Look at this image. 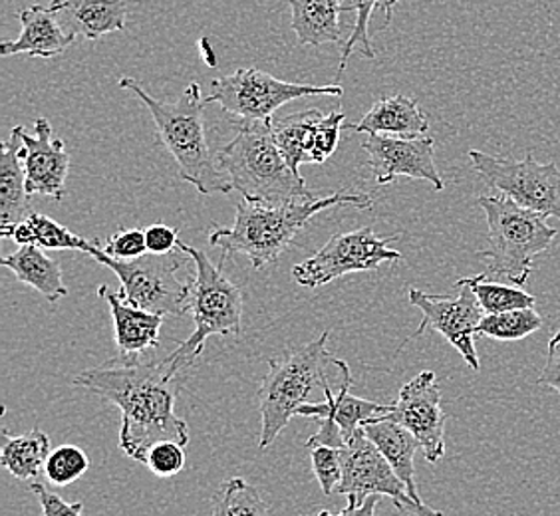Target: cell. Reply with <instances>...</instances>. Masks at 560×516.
Returning <instances> with one entry per match:
<instances>
[{
	"label": "cell",
	"instance_id": "6da1fadb",
	"mask_svg": "<svg viewBox=\"0 0 560 516\" xmlns=\"http://www.w3.org/2000/svg\"><path fill=\"white\" fill-rule=\"evenodd\" d=\"M75 384L121 411L119 447L133 461H145L155 443H189V427L175 415L182 374L173 372L167 355L143 362L141 355H118L75 377Z\"/></svg>",
	"mask_w": 560,
	"mask_h": 516
},
{
	"label": "cell",
	"instance_id": "7a4b0ae2",
	"mask_svg": "<svg viewBox=\"0 0 560 516\" xmlns=\"http://www.w3.org/2000/svg\"><path fill=\"white\" fill-rule=\"evenodd\" d=\"M336 207L370 209L372 199L355 191H336L311 201L282 204L253 203L241 199L235 225L215 228L209 235V243L221 248L225 257L245 255L253 269L259 270L275 262L314 215Z\"/></svg>",
	"mask_w": 560,
	"mask_h": 516
},
{
	"label": "cell",
	"instance_id": "3957f363",
	"mask_svg": "<svg viewBox=\"0 0 560 516\" xmlns=\"http://www.w3.org/2000/svg\"><path fill=\"white\" fill-rule=\"evenodd\" d=\"M330 332H324L311 344L289 350L280 357H272L269 372L259 387L260 452L277 442L289 421L299 415L304 403H314L313 394L318 389L335 387L336 391L352 382L350 366L346 364L338 374L342 360L326 350Z\"/></svg>",
	"mask_w": 560,
	"mask_h": 516
},
{
	"label": "cell",
	"instance_id": "277c9868",
	"mask_svg": "<svg viewBox=\"0 0 560 516\" xmlns=\"http://www.w3.org/2000/svg\"><path fill=\"white\" fill-rule=\"evenodd\" d=\"M118 86L130 90L145 104L155 121L160 140L165 150L172 153L184 181L194 185L201 195H226L235 191L209 150L203 124L207 102L199 84H189L184 94L170 104L150 96L136 78H121Z\"/></svg>",
	"mask_w": 560,
	"mask_h": 516
},
{
	"label": "cell",
	"instance_id": "5b68a950",
	"mask_svg": "<svg viewBox=\"0 0 560 516\" xmlns=\"http://www.w3.org/2000/svg\"><path fill=\"white\" fill-rule=\"evenodd\" d=\"M235 128V138L217 151L215 160L243 199L265 204L316 199L301 173L284 162L272 119H238Z\"/></svg>",
	"mask_w": 560,
	"mask_h": 516
},
{
	"label": "cell",
	"instance_id": "8992f818",
	"mask_svg": "<svg viewBox=\"0 0 560 516\" xmlns=\"http://www.w3.org/2000/svg\"><path fill=\"white\" fill-rule=\"evenodd\" d=\"M177 248L184 250L194 260L195 277L189 289L185 314L194 318L195 330L179 348L167 355L173 372L182 374L185 367H191L195 360L203 354L207 340L211 336H238L241 318H243V294L237 284L226 279L223 272L225 255L219 258V265H213L203 250L177 243Z\"/></svg>",
	"mask_w": 560,
	"mask_h": 516
},
{
	"label": "cell",
	"instance_id": "52a82bcc",
	"mask_svg": "<svg viewBox=\"0 0 560 516\" xmlns=\"http://www.w3.org/2000/svg\"><path fill=\"white\" fill-rule=\"evenodd\" d=\"M477 203L489 225V247L477 253L487 262V277L525 286L533 258L550 247L559 231L547 223V216L521 207L506 195H483Z\"/></svg>",
	"mask_w": 560,
	"mask_h": 516
},
{
	"label": "cell",
	"instance_id": "ba28073f",
	"mask_svg": "<svg viewBox=\"0 0 560 516\" xmlns=\"http://www.w3.org/2000/svg\"><path fill=\"white\" fill-rule=\"evenodd\" d=\"M90 257L116 272L121 291L119 296L131 306L153 314H185L191 280L179 279L189 255H143L133 260H116L97 247Z\"/></svg>",
	"mask_w": 560,
	"mask_h": 516
},
{
	"label": "cell",
	"instance_id": "9c48e42d",
	"mask_svg": "<svg viewBox=\"0 0 560 516\" xmlns=\"http://www.w3.org/2000/svg\"><path fill=\"white\" fill-rule=\"evenodd\" d=\"M345 87L308 86L284 82L257 68H238L231 75H223L213 82L207 104H219L223 112H229L238 119L257 121L272 119L284 104L308 96H342Z\"/></svg>",
	"mask_w": 560,
	"mask_h": 516
},
{
	"label": "cell",
	"instance_id": "30bf717a",
	"mask_svg": "<svg viewBox=\"0 0 560 516\" xmlns=\"http://www.w3.org/2000/svg\"><path fill=\"white\" fill-rule=\"evenodd\" d=\"M477 175L489 189L542 216L560 219V169L557 163H539L533 153L515 162L483 151H469Z\"/></svg>",
	"mask_w": 560,
	"mask_h": 516
},
{
	"label": "cell",
	"instance_id": "8fae6325",
	"mask_svg": "<svg viewBox=\"0 0 560 516\" xmlns=\"http://www.w3.org/2000/svg\"><path fill=\"white\" fill-rule=\"evenodd\" d=\"M335 493L345 495L350 505H362L372 495L389 496L394 505L416 516H445L411 499L408 486L376 445L368 439L364 430L358 431L342 449V481Z\"/></svg>",
	"mask_w": 560,
	"mask_h": 516
},
{
	"label": "cell",
	"instance_id": "7c38bea8",
	"mask_svg": "<svg viewBox=\"0 0 560 516\" xmlns=\"http://www.w3.org/2000/svg\"><path fill=\"white\" fill-rule=\"evenodd\" d=\"M396 238L380 237L370 226L338 233L313 257L294 265L292 279L304 289H318L345 274L376 270L382 262L401 258L398 250L389 248V243Z\"/></svg>",
	"mask_w": 560,
	"mask_h": 516
},
{
	"label": "cell",
	"instance_id": "4fadbf2b",
	"mask_svg": "<svg viewBox=\"0 0 560 516\" xmlns=\"http://www.w3.org/2000/svg\"><path fill=\"white\" fill-rule=\"evenodd\" d=\"M457 296H440L428 292L410 289L408 296L410 302L420 308L423 318L416 333H411L410 340L418 338L425 330H435L462 354L465 364L474 372L479 370V357L475 350V336L477 326L483 320V308L477 301L467 280L459 279L455 282Z\"/></svg>",
	"mask_w": 560,
	"mask_h": 516
},
{
	"label": "cell",
	"instance_id": "5bb4252c",
	"mask_svg": "<svg viewBox=\"0 0 560 516\" xmlns=\"http://www.w3.org/2000/svg\"><path fill=\"white\" fill-rule=\"evenodd\" d=\"M386 420L396 421L420 442L428 462H438L445 455V421L442 389L435 374L425 370L399 389L396 403Z\"/></svg>",
	"mask_w": 560,
	"mask_h": 516
},
{
	"label": "cell",
	"instance_id": "9a60e30c",
	"mask_svg": "<svg viewBox=\"0 0 560 516\" xmlns=\"http://www.w3.org/2000/svg\"><path fill=\"white\" fill-rule=\"evenodd\" d=\"M362 150L366 151L368 165L377 185L392 184L398 177H411L428 181L435 191L445 189L442 173L435 165V141L431 138H394L368 133Z\"/></svg>",
	"mask_w": 560,
	"mask_h": 516
},
{
	"label": "cell",
	"instance_id": "2e32d148",
	"mask_svg": "<svg viewBox=\"0 0 560 516\" xmlns=\"http://www.w3.org/2000/svg\"><path fill=\"white\" fill-rule=\"evenodd\" d=\"M34 128H36L34 136L26 133V129L22 126L14 128L19 131L22 141L19 155L26 173V189L31 195H44L60 201L65 199L70 155L66 151L65 141L55 138L48 119H36Z\"/></svg>",
	"mask_w": 560,
	"mask_h": 516
},
{
	"label": "cell",
	"instance_id": "e0dca14e",
	"mask_svg": "<svg viewBox=\"0 0 560 516\" xmlns=\"http://www.w3.org/2000/svg\"><path fill=\"white\" fill-rule=\"evenodd\" d=\"M22 33L16 40L0 44V56L28 55L36 58H58L75 43L74 31H65L50 7L34 4L19 12Z\"/></svg>",
	"mask_w": 560,
	"mask_h": 516
},
{
	"label": "cell",
	"instance_id": "ac0fdd59",
	"mask_svg": "<svg viewBox=\"0 0 560 516\" xmlns=\"http://www.w3.org/2000/svg\"><path fill=\"white\" fill-rule=\"evenodd\" d=\"M350 386H352V382L345 384L338 391L335 387H326L323 401L304 403L299 409V415L336 425L345 433L346 442H350L366 423L382 420L392 411V406H382V403L370 401V399L350 396L348 394Z\"/></svg>",
	"mask_w": 560,
	"mask_h": 516
},
{
	"label": "cell",
	"instance_id": "d6986e66",
	"mask_svg": "<svg viewBox=\"0 0 560 516\" xmlns=\"http://www.w3.org/2000/svg\"><path fill=\"white\" fill-rule=\"evenodd\" d=\"M97 296L108 302L114 328H116V344L119 355L136 357L145 350L160 345V332H162V314L148 313L131 306L116 292L109 291L106 284L97 289Z\"/></svg>",
	"mask_w": 560,
	"mask_h": 516
},
{
	"label": "cell",
	"instance_id": "ffe728a7",
	"mask_svg": "<svg viewBox=\"0 0 560 516\" xmlns=\"http://www.w3.org/2000/svg\"><path fill=\"white\" fill-rule=\"evenodd\" d=\"M21 136L12 128L11 140L0 145V235L9 238L12 228L31 215V197L22 165Z\"/></svg>",
	"mask_w": 560,
	"mask_h": 516
},
{
	"label": "cell",
	"instance_id": "44dd1931",
	"mask_svg": "<svg viewBox=\"0 0 560 516\" xmlns=\"http://www.w3.org/2000/svg\"><path fill=\"white\" fill-rule=\"evenodd\" d=\"M352 128L358 133L421 138L430 129V118L420 108L418 99L408 96H388L377 99L370 112H366V116Z\"/></svg>",
	"mask_w": 560,
	"mask_h": 516
},
{
	"label": "cell",
	"instance_id": "7402d4cb",
	"mask_svg": "<svg viewBox=\"0 0 560 516\" xmlns=\"http://www.w3.org/2000/svg\"><path fill=\"white\" fill-rule=\"evenodd\" d=\"M362 430L366 433L368 439L374 443L380 453L388 459L392 469L396 471L404 484L408 486L411 499L423 505L420 493H418L416 467H413V455L418 452V447H421L420 442L406 427H401L396 421L386 420V418L366 423Z\"/></svg>",
	"mask_w": 560,
	"mask_h": 516
},
{
	"label": "cell",
	"instance_id": "603a6c76",
	"mask_svg": "<svg viewBox=\"0 0 560 516\" xmlns=\"http://www.w3.org/2000/svg\"><path fill=\"white\" fill-rule=\"evenodd\" d=\"M289 7L301 46L342 43V0H289Z\"/></svg>",
	"mask_w": 560,
	"mask_h": 516
},
{
	"label": "cell",
	"instance_id": "cb8c5ba5",
	"mask_svg": "<svg viewBox=\"0 0 560 516\" xmlns=\"http://www.w3.org/2000/svg\"><path fill=\"white\" fill-rule=\"evenodd\" d=\"M52 11L68 12L75 31L88 40H100L112 33H124L128 21L126 0H52Z\"/></svg>",
	"mask_w": 560,
	"mask_h": 516
},
{
	"label": "cell",
	"instance_id": "d4e9b609",
	"mask_svg": "<svg viewBox=\"0 0 560 516\" xmlns=\"http://www.w3.org/2000/svg\"><path fill=\"white\" fill-rule=\"evenodd\" d=\"M2 265L48 302H58L68 294L58 260L46 257L43 248L36 245H21L12 255L2 258Z\"/></svg>",
	"mask_w": 560,
	"mask_h": 516
},
{
	"label": "cell",
	"instance_id": "484cf974",
	"mask_svg": "<svg viewBox=\"0 0 560 516\" xmlns=\"http://www.w3.org/2000/svg\"><path fill=\"white\" fill-rule=\"evenodd\" d=\"M9 238L16 245H36L48 250H82L86 255H92L100 247L97 241L74 235L70 228L40 213L26 216L21 225L12 228Z\"/></svg>",
	"mask_w": 560,
	"mask_h": 516
},
{
	"label": "cell",
	"instance_id": "4316f807",
	"mask_svg": "<svg viewBox=\"0 0 560 516\" xmlns=\"http://www.w3.org/2000/svg\"><path fill=\"white\" fill-rule=\"evenodd\" d=\"M50 455V437L43 430H33L19 437H11L9 431H2V452L0 465L11 471L12 477L28 481L43 471Z\"/></svg>",
	"mask_w": 560,
	"mask_h": 516
},
{
	"label": "cell",
	"instance_id": "83f0119b",
	"mask_svg": "<svg viewBox=\"0 0 560 516\" xmlns=\"http://www.w3.org/2000/svg\"><path fill=\"white\" fill-rule=\"evenodd\" d=\"M320 118V109H308L275 121V140L284 162L291 165L292 172L299 173L302 163H311L314 129Z\"/></svg>",
	"mask_w": 560,
	"mask_h": 516
},
{
	"label": "cell",
	"instance_id": "f1b7e54d",
	"mask_svg": "<svg viewBox=\"0 0 560 516\" xmlns=\"http://www.w3.org/2000/svg\"><path fill=\"white\" fill-rule=\"evenodd\" d=\"M398 2L399 0H342V14L345 12H355V21L352 31H350V36H348V40L345 43V48H342V56H340V64H338L336 78L342 75L346 66H348V60H350V55L354 52L358 46H360V55L366 56L370 60L376 58L374 46H372V40H370V21H372L374 12L384 11L386 26H388L392 19H394V7Z\"/></svg>",
	"mask_w": 560,
	"mask_h": 516
},
{
	"label": "cell",
	"instance_id": "f546056e",
	"mask_svg": "<svg viewBox=\"0 0 560 516\" xmlns=\"http://www.w3.org/2000/svg\"><path fill=\"white\" fill-rule=\"evenodd\" d=\"M545 318L535 308H518L509 313L486 314L477 326V336L497 342H517L542 328Z\"/></svg>",
	"mask_w": 560,
	"mask_h": 516
},
{
	"label": "cell",
	"instance_id": "4dcf8cb0",
	"mask_svg": "<svg viewBox=\"0 0 560 516\" xmlns=\"http://www.w3.org/2000/svg\"><path fill=\"white\" fill-rule=\"evenodd\" d=\"M475 292L483 313L499 314L518 308H535L537 298L523 291L521 286H506L499 282H487V274H477L474 279H465Z\"/></svg>",
	"mask_w": 560,
	"mask_h": 516
},
{
	"label": "cell",
	"instance_id": "1f68e13d",
	"mask_svg": "<svg viewBox=\"0 0 560 516\" xmlns=\"http://www.w3.org/2000/svg\"><path fill=\"white\" fill-rule=\"evenodd\" d=\"M211 516H269V506L253 484L233 477L221 484Z\"/></svg>",
	"mask_w": 560,
	"mask_h": 516
},
{
	"label": "cell",
	"instance_id": "d6a6232c",
	"mask_svg": "<svg viewBox=\"0 0 560 516\" xmlns=\"http://www.w3.org/2000/svg\"><path fill=\"white\" fill-rule=\"evenodd\" d=\"M90 469V459L86 453L75 445H62L48 455L44 473L48 481L58 486L74 483Z\"/></svg>",
	"mask_w": 560,
	"mask_h": 516
},
{
	"label": "cell",
	"instance_id": "836d02e7",
	"mask_svg": "<svg viewBox=\"0 0 560 516\" xmlns=\"http://www.w3.org/2000/svg\"><path fill=\"white\" fill-rule=\"evenodd\" d=\"M346 114L342 109H336L318 119L314 129L313 151H311V163H324L335 155L340 143V133L345 128Z\"/></svg>",
	"mask_w": 560,
	"mask_h": 516
},
{
	"label": "cell",
	"instance_id": "e575fe53",
	"mask_svg": "<svg viewBox=\"0 0 560 516\" xmlns=\"http://www.w3.org/2000/svg\"><path fill=\"white\" fill-rule=\"evenodd\" d=\"M314 477L323 489L324 495H332L342 481V449L318 445L311 449Z\"/></svg>",
	"mask_w": 560,
	"mask_h": 516
},
{
	"label": "cell",
	"instance_id": "d590c367",
	"mask_svg": "<svg viewBox=\"0 0 560 516\" xmlns=\"http://www.w3.org/2000/svg\"><path fill=\"white\" fill-rule=\"evenodd\" d=\"M143 465L150 467V471L158 477H175L182 473L185 467L184 445L177 442H160L151 447Z\"/></svg>",
	"mask_w": 560,
	"mask_h": 516
},
{
	"label": "cell",
	"instance_id": "8d00e7d4",
	"mask_svg": "<svg viewBox=\"0 0 560 516\" xmlns=\"http://www.w3.org/2000/svg\"><path fill=\"white\" fill-rule=\"evenodd\" d=\"M104 253L116 260H133L148 253L145 245V231L140 228H126L112 235L104 247Z\"/></svg>",
	"mask_w": 560,
	"mask_h": 516
},
{
	"label": "cell",
	"instance_id": "74e56055",
	"mask_svg": "<svg viewBox=\"0 0 560 516\" xmlns=\"http://www.w3.org/2000/svg\"><path fill=\"white\" fill-rule=\"evenodd\" d=\"M31 491L38 496L44 516H82L84 511L82 503H66L65 499L48 491L44 484H31Z\"/></svg>",
	"mask_w": 560,
	"mask_h": 516
},
{
	"label": "cell",
	"instance_id": "f35d334b",
	"mask_svg": "<svg viewBox=\"0 0 560 516\" xmlns=\"http://www.w3.org/2000/svg\"><path fill=\"white\" fill-rule=\"evenodd\" d=\"M177 243H179L177 228L163 225V223H155V225L145 228L148 253H153V255H167V253L175 250Z\"/></svg>",
	"mask_w": 560,
	"mask_h": 516
},
{
	"label": "cell",
	"instance_id": "ab89813d",
	"mask_svg": "<svg viewBox=\"0 0 560 516\" xmlns=\"http://www.w3.org/2000/svg\"><path fill=\"white\" fill-rule=\"evenodd\" d=\"M537 384L557 389L560 396V330L550 338L547 364L542 367Z\"/></svg>",
	"mask_w": 560,
	"mask_h": 516
},
{
	"label": "cell",
	"instance_id": "60d3db41",
	"mask_svg": "<svg viewBox=\"0 0 560 516\" xmlns=\"http://www.w3.org/2000/svg\"><path fill=\"white\" fill-rule=\"evenodd\" d=\"M377 503H380V496L372 495L368 496L366 501H364L362 505H350V503H348L345 511H340L338 515L330 513V511H320L318 516H374Z\"/></svg>",
	"mask_w": 560,
	"mask_h": 516
}]
</instances>
